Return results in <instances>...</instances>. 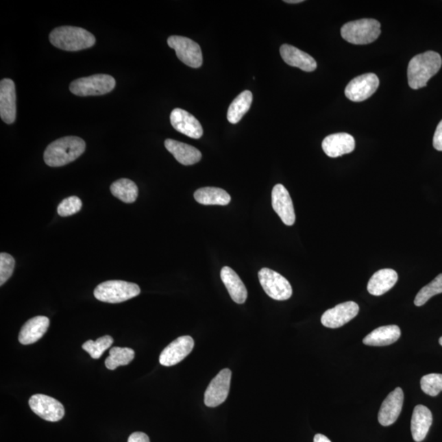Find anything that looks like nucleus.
<instances>
[{
  "label": "nucleus",
  "instance_id": "obj_38",
  "mask_svg": "<svg viewBox=\"0 0 442 442\" xmlns=\"http://www.w3.org/2000/svg\"><path fill=\"white\" fill-rule=\"evenodd\" d=\"M284 2L287 3H300L303 2V0H285Z\"/></svg>",
  "mask_w": 442,
  "mask_h": 442
},
{
  "label": "nucleus",
  "instance_id": "obj_37",
  "mask_svg": "<svg viewBox=\"0 0 442 442\" xmlns=\"http://www.w3.org/2000/svg\"><path fill=\"white\" fill-rule=\"evenodd\" d=\"M314 442H332L327 437L322 434H317L314 437Z\"/></svg>",
  "mask_w": 442,
  "mask_h": 442
},
{
  "label": "nucleus",
  "instance_id": "obj_5",
  "mask_svg": "<svg viewBox=\"0 0 442 442\" xmlns=\"http://www.w3.org/2000/svg\"><path fill=\"white\" fill-rule=\"evenodd\" d=\"M140 288L134 283L123 280H109L97 286L94 295L99 301L121 303L140 295Z\"/></svg>",
  "mask_w": 442,
  "mask_h": 442
},
{
  "label": "nucleus",
  "instance_id": "obj_20",
  "mask_svg": "<svg viewBox=\"0 0 442 442\" xmlns=\"http://www.w3.org/2000/svg\"><path fill=\"white\" fill-rule=\"evenodd\" d=\"M49 324V319L45 317H36L29 319L20 331V343L29 345L38 342L47 332Z\"/></svg>",
  "mask_w": 442,
  "mask_h": 442
},
{
  "label": "nucleus",
  "instance_id": "obj_31",
  "mask_svg": "<svg viewBox=\"0 0 442 442\" xmlns=\"http://www.w3.org/2000/svg\"><path fill=\"white\" fill-rule=\"evenodd\" d=\"M113 339L111 336H103L95 341L88 340L82 345L84 350L90 354L93 359L98 360L103 352L112 346Z\"/></svg>",
  "mask_w": 442,
  "mask_h": 442
},
{
  "label": "nucleus",
  "instance_id": "obj_26",
  "mask_svg": "<svg viewBox=\"0 0 442 442\" xmlns=\"http://www.w3.org/2000/svg\"><path fill=\"white\" fill-rule=\"evenodd\" d=\"M193 196L197 203L203 205L226 206L231 201L229 193L220 188H201L197 189Z\"/></svg>",
  "mask_w": 442,
  "mask_h": 442
},
{
  "label": "nucleus",
  "instance_id": "obj_12",
  "mask_svg": "<svg viewBox=\"0 0 442 442\" xmlns=\"http://www.w3.org/2000/svg\"><path fill=\"white\" fill-rule=\"evenodd\" d=\"M195 341L191 336H180L164 349L160 355V364L167 367L179 364L191 353Z\"/></svg>",
  "mask_w": 442,
  "mask_h": 442
},
{
  "label": "nucleus",
  "instance_id": "obj_32",
  "mask_svg": "<svg viewBox=\"0 0 442 442\" xmlns=\"http://www.w3.org/2000/svg\"><path fill=\"white\" fill-rule=\"evenodd\" d=\"M420 384L425 394L436 397L442 391V374H428L422 378Z\"/></svg>",
  "mask_w": 442,
  "mask_h": 442
},
{
  "label": "nucleus",
  "instance_id": "obj_13",
  "mask_svg": "<svg viewBox=\"0 0 442 442\" xmlns=\"http://www.w3.org/2000/svg\"><path fill=\"white\" fill-rule=\"evenodd\" d=\"M360 307L357 303L347 302L341 303L334 308L328 310L321 317V323L324 327L338 328L343 327L359 313Z\"/></svg>",
  "mask_w": 442,
  "mask_h": 442
},
{
  "label": "nucleus",
  "instance_id": "obj_24",
  "mask_svg": "<svg viewBox=\"0 0 442 442\" xmlns=\"http://www.w3.org/2000/svg\"><path fill=\"white\" fill-rule=\"evenodd\" d=\"M221 277L232 300L238 304H243L247 298V291L237 273L230 267H225L221 269Z\"/></svg>",
  "mask_w": 442,
  "mask_h": 442
},
{
  "label": "nucleus",
  "instance_id": "obj_34",
  "mask_svg": "<svg viewBox=\"0 0 442 442\" xmlns=\"http://www.w3.org/2000/svg\"><path fill=\"white\" fill-rule=\"evenodd\" d=\"M15 268V260L6 252L0 254V285L5 284L12 276Z\"/></svg>",
  "mask_w": 442,
  "mask_h": 442
},
{
  "label": "nucleus",
  "instance_id": "obj_4",
  "mask_svg": "<svg viewBox=\"0 0 442 442\" xmlns=\"http://www.w3.org/2000/svg\"><path fill=\"white\" fill-rule=\"evenodd\" d=\"M381 24L376 19H360L347 23L341 29L343 39L353 45H368L381 34Z\"/></svg>",
  "mask_w": 442,
  "mask_h": 442
},
{
  "label": "nucleus",
  "instance_id": "obj_21",
  "mask_svg": "<svg viewBox=\"0 0 442 442\" xmlns=\"http://www.w3.org/2000/svg\"><path fill=\"white\" fill-rule=\"evenodd\" d=\"M432 423V415L428 407L415 406L411 419V433L416 442L423 441L428 435Z\"/></svg>",
  "mask_w": 442,
  "mask_h": 442
},
{
  "label": "nucleus",
  "instance_id": "obj_6",
  "mask_svg": "<svg viewBox=\"0 0 442 442\" xmlns=\"http://www.w3.org/2000/svg\"><path fill=\"white\" fill-rule=\"evenodd\" d=\"M116 87L112 75L97 74L75 79L70 85V91L77 96H99L108 94Z\"/></svg>",
  "mask_w": 442,
  "mask_h": 442
},
{
  "label": "nucleus",
  "instance_id": "obj_30",
  "mask_svg": "<svg viewBox=\"0 0 442 442\" xmlns=\"http://www.w3.org/2000/svg\"><path fill=\"white\" fill-rule=\"evenodd\" d=\"M440 293H442V273L437 276L430 284L424 286L420 290L418 294L416 295L415 305L416 306H422L429 299Z\"/></svg>",
  "mask_w": 442,
  "mask_h": 442
},
{
  "label": "nucleus",
  "instance_id": "obj_16",
  "mask_svg": "<svg viewBox=\"0 0 442 442\" xmlns=\"http://www.w3.org/2000/svg\"><path fill=\"white\" fill-rule=\"evenodd\" d=\"M403 402L404 393L401 387H397L387 395L378 412V422L382 426H390L397 420L402 410Z\"/></svg>",
  "mask_w": 442,
  "mask_h": 442
},
{
  "label": "nucleus",
  "instance_id": "obj_33",
  "mask_svg": "<svg viewBox=\"0 0 442 442\" xmlns=\"http://www.w3.org/2000/svg\"><path fill=\"white\" fill-rule=\"evenodd\" d=\"M82 208V201L77 196L67 197L58 206V213L62 217L73 216Z\"/></svg>",
  "mask_w": 442,
  "mask_h": 442
},
{
  "label": "nucleus",
  "instance_id": "obj_18",
  "mask_svg": "<svg viewBox=\"0 0 442 442\" xmlns=\"http://www.w3.org/2000/svg\"><path fill=\"white\" fill-rule=\"evenodd\" d=\"M355 138L347 133L332 134L322 143V149L328 157L339 158L355 149Z\"/></svg>",
  "mask_w": 442,
  "mask_h": 442
},
{
  "label": "nucleus",
  "instance_id": "obj_15",
  "mask_svg": "<svg viewBox=\"0 0 442 442\" xmlns=\"http://www.w3.org/2000/svg\"><path fill=\"white\" fill-rule=\"evenodd\" d=\"M171 123L174 129L181 134L195 140L204 134V130L199 120L187 111L175 108L170 116Z\"/></svg>",
  "mask_w": 442,
  "mask_h": 442
},
{
  "label": "nucleus",
  "instance_id": "obj_8",
  "mask_svg": "<svg viewBox=\"0 0 442 442\" xmlns=\"http://www.w3.org/2000/svg\"><path fill=\"white\" fill-rule=\"evenodd\" d=\"M167 44L176 53L177 57L185 65L199 69L203 65V53L199 44L189 38L172 36L168 38Z\"/></svg>",
  "mask_w": 442,
  "mask_h": 442
},
{
  "label": "nucleus",
  "instance_id": "obj_35",
  "mask_svg": "<svg viewBox=\"0 0 442 442\" xmlns=\"http://www.w3.org/2000/svg\"><path fill=\"white\" fill-rule=\"evenodd\" d=\"M433 147L437 150L442 151V120L436 129L434 137H433Z\"/></svg>",
  "mask_w": 442,
  "mask_h": 442
},
{
  "label": "nucleus",
  "instance_id": "obj_10",
  "mask_svg": "<svg viewBox=\"0 0 442 442\" xmlns=\"http://www.w3.org/2000/svg\"><path fill=\"white\" fill-rule=\"evenodd\" d=\"M380 86V79L376 74L367 73L353 79L345 88V95L352 102H363L371 97Z\"/></svg>",
  "mask_w": 442,
  "mask_h": 442
},
{
  "label": "nucleus",
  "instance_id": "obj_22",
  "mask_svg": "<svg viewBox=\"0 0 442 442\" xmlns=\"http://www.w3.org/2000/svg\"><path fill=\"white\" fill-rule=\"evenodd\" d=\"M166 149L174 156L180 164L184 166L195 165L201 159V151L196 147L184 143L168 138L165 141Z\"/></svg>",
  "mask_w": 442,
  "mask_h": 442
},
{
  "label": "nucleus",
  "instance_id": "obj_11",
  "mask_svg": "<svg viewBox=\"0 0 442 442\" xmlns=\"http://www.w3.org/2000/svg\"><path fill=\"white\" fill-rule=\"evenodd\" d=\"M231 376L232 373L230 370L225 369L213 378L205 393L204 402L206 406L217 407L226 401L230 393Z\"/></svg>",
  "mask_w": 442,
  "mask_h": 442
},
{
  "label": "nucleus",
  "instance_id": "obj_7",
  "mask_svg": "<svg viewBox=\"0 0 442 442\" xmlns=\"http://www.w3.org/2000/svg\"><path fill=\"white\" fill-rule=\"evenodd\" d=\"M264 291L273 300H288L293 295V288L288 280L271 269L263 268L258 273Z\"/></svg>",
  "mask_w": 442,
  "mask_h": 442
},
{
  "label": "nucleus",
  "instance_id": "obj_14",
  "mask_svg": "<svg viewBox=\"0 0 442 442\" xmlns=\"http://www.w3.org/2000/svg\"><path fill=\"white\" fill-rule=\"evenodd\" d=\"M272 206L284 225L288 226L294 225L295 221H296V214H295L293 200L287 188L283 184H276L273 187Z\"/></svg>",
  "mask_w": 442,
  "mask_h": 442
},
{
  "label": "nucleus",
  "instance_id": "obj_3",
  "mask_svg": "<svg viewBox=\"0 0 442 442\" xmlns=\"http://www.w3.org/2000/svg\"><path fill=\"white\" fill-rule=\"evenodd\" d=\"M49 40L56 47L75 52L93 47L96 39L87 29L77 27H61L50 33Z\"/></svg>",
  "mask_w": 442,
  "mask_h": 442
},
{
  "label": "nucleus",
  "instance_id": "obj_39",
  "mask_svg": "<svg viewBox=\"0 0 442 442\" xmlns=\"http://www.w3.org/2000/svg\"><path fill=\"white\" fill-rule=\"evenodd\" d=\"M439 343H440L441 346L442 347V336H441V338L439 339Z\"/></svg>",
  "mask_w": 442,
  "mask_h": 442
},
{
  "label": "nucleus",
  "instance_id": "obj_25",
  "mask_svg": "<svg viewBox=\"0 0 442 442\" xmlns=\"http://www.w3.org/2000/svg\"><path fill=\"white\" fill-rule=\"evenodd\" d=\"M401 334V330L397 326H382L376 328L366 336L363 343L371 347L389 346L397 342Z\"/></svg>",
  "mask_w": 442,
  "mask_h": 442
},
{
  "label": "nucleus",
  "instance_id": "obj_17",
  "mask_svg": "<svg viewBox=\"0 0 442 442\" xmlns=\"http://www.w3.org/2000/svg\"><path fill=\"white\" fill-rule=\"evenodd\" d=\"M16 88L11 79H3L0 82V116L7 124L16 120Z\"/></svg>",
  "mask_w": 442,
  "mask_h": 442
},
{
  "label": "nucleus",
  "instance_id": "obj_27",
  "mask_svg": "<svg viewBox=\"0 0 442 442\" xmlns=\"http://www.w3.org/2000/svg\"><path fill=\"white\" fill-rule=\"evenodd\" d=\"M254 99V95L249 90H245L238 95L232 103L230 104L228 112H227V119L232 124H237L241 121L243 116L249 111L251 105Z\"/></svg>",
  "mask_w": 442,
  "mask_h": 442
},
{
  "label": "nucleus",
  "instance_id": "obj_2",
  "mask_svg": "<svg viewBox=\"0 0 442 442\" xmlns=\"http://www.w3.org/2000/svg\"><path fill=\"white\" fill-rule=\"evenodd\" d=\"M86 142L77 136H66L50 144L44 154L49 167H59L77 160L86 150Z\"/></svg>",
  "mask_w": 442,
  "mask_h": 442
},
{
  "label": "nucleus",
  "instance_id": "obj_1",
  "mask_svg": "<svg viewBox=\"0 0 442 442\" xmlns=\"http://www.w3.org/2000/svg\"><path fill=\"white\" fill-rule=\"evenodd\" d=\"M442 59L439 53L427 51L413 58L408 66V83L413 90L427 86L432 77L439 73Z\"/></svg>",
  "mask_w": 442,
  "mask_h": 442
},
{
  "label": "nucleus",
  "instance_id": "obj_19",
  "mask_svg": "<svg viewBox=\"0 0 442 442\" xmlns=\"http://www.w3.org/2000/svg\"><path fill=\"white\" fill-rule=\"evenodd\" d=\"M280 54L283 60L289 66L297 67L307 73L317 69V61L312 57L293 45H282Z\"/></svg>",
  "mask_w": 442,
  "mask_h": 442
},
{
  "label": "nucleus",
  "instance_id": "obj_23",
  "mask_svg": "<svg viewBox=\"0 0 442 442\" xmlns=\"http://www.w3.org/2000/svg\"><path fill=\"white\" fill-rule=\"evenodd\" d=\"M398 280L397 273L393 269H382L371 277L368 283V292L373 296H382L393 288Z\"/></svg>",
  "mask_w": 442,
  "mask_h": 442
},
{
  "label": "nucleus",
  "instance_id": "obj_9",
  "mask_svg": "<svg viewBox=\"0 0 442 442\" xmlns=\"http://www.w3.org/2000/svg\"><path fill=\"white\" fill-rule=\"evenodd\" d=\"M29 406L36 415L49 422H58L65 415L64 406L58 400L43 394L32 395Z\"/></svg>",
  "mask_w": 442,
  "mask_h": 442
},
{
  "label": "nucleus",
  "instance_id": "obj_36",
  "mask_svg": "<svg viewBox=\"0 0 442 442\" xmlns=\"http://www.w3.org/2000/svg\"><path fill=\"white\" fill-rule=\"evenodd\" d=\"M128 442H150V439L145 433L136 432L130 436Z\"/></svg>",
  "mask_w": 442,
  "mask_h": 442
},
{
  "label": "nucleus",
  "instance_id": "obj_29",
  "mask_svg": "<svg viewBox=\"0 0 442 442\" xmlns=\"http://www.w3.org/2000/svg\"><path fill=\"white\" fill-rule=\"evenodd\" d=\"M109 356L105 360L107 369L114 370L119 366L127 365L134 360L136 352L132 348L112 347Z\"/></svg>",
  "mask_w": 442,
  "mask_h": 442
},
{
  "label": "nucleus",
  "instance_id": "obj_28",
  "mask_svg": "<svg viewBox=\"0 0 442 442\" xmlns=\"http://www.w3.org/2000/svg\"><path fill=\"white\" fill-rule=\"evenodd\" d=\"M112 195L125 204H132L136 201L138 189L134 181L128 179H120L111 185Z\"/></svg>",
  "mask_w": 442,
  "mask_h": 442
}]
</instances>
